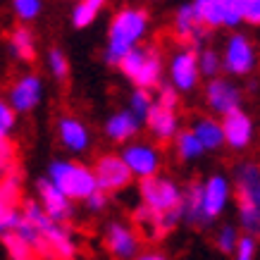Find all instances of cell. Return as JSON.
<instances>
[{"label":"cell","mask_w":260,"mask_h":260,"mask_svg":"<svg viewBox=\"0 0 260 260\" xmlns=\"http://www.w3.org/2000/svg\"><path fill=\"white\" fill-rule=\"evenodd\" d=\"M258 258V239L241 234L237 241V248L232 253V260H255Z\"/></svg>","instance_id":"obj_37"},{"label":"cell","mask_w":260,"mask_h":260,"mask_svg":"<svg viewBox=\"0 0 260 260\" xmlns=\"http://www.w3.org/2000/svg\"><path fill=\"white\" fill-rule=\"evenodd\" d=\"M0 198L12 205H19V198H22V174L17 170H10L0 179Z\"/></svg>","instance_id":"obj_32"},{"label":"cell","mask_w":260,"mask_h":260,"mask_svg":"<svg viewBox=\"0 0 260 260\" xmlns=\"http://www.w3.org/2000/svg\"><path fill=\"white\" fill-rule=\"evenodd\" d=\"M108 205H110V196H108V193H103V191H98V189H95L93 193L84 201V208H86L91 215L105 213V210H108Z\"/></svg>","instance_id":"obj_39"},{"label":"cell","mask_w":260,"mask_h":260,"mask_svg":"<svg viewBox=\"0 0 260 260\" xmlns=\"http://www.w3.org/2000/svg\"><path fill=\"white\" fill-rule=\"evenodd\" d=\"M174 153L179 155L181 162H193V160L203 158L205 150L198 143V139L191 134V129H181L179 134L174 136Z\"/></svg>","instance_id":"obj_26"},{"label":"cell","mask_w":260,"mask_h":260,"mask_svg":"<svg viewBox=\"0 0 260 260\" xmlns=\"http://www.w3.org/2000/svg\"><path fill=\"white\" fill-rule=\"evenodd\" d=\"M153 95H155V105L158 108H162V110H172L177 112V108H179V103H181V95L174 91L167 81H162L155 91H153Z\"/></svg>","instance_id":"obj_34"},{"label":"cell","mask_w":260,"mask_h":260,"mask_svg":"<svg viewBox=\"0 0 260 260\" xmlns=\"http://www.w3.org/2000/svg\"><path fill=\"white\" fill-rule=\"evenodd\" d=\"M53 186L72 203H84L98 186H95L93 170L79 160H53L48 165V172L43 174Z\"/></svg>","instance_id":"obj_5"},{"label":"cell","mask_w":260,"mask_h":260,"mask_svg":"<svg viewBox=\"0 0 260 260\" xmlns=\"http://www.w3.org/2000/svg\"><path fill=\"white\" fill-rule=\"evenodd\" d=\"M193 17L208 31L224 26V0H193Z\"/></svg>","instance_id":"obj_24"},{"label":"cell","mask_w":260,"mask_h":260,"mask_svg":"<svg viewBox=\"0 0 260 260\" xmlns=\"http://www.w3.org/2000/svg\"><path fill=\"white\" fill-rule=\"evenodd\" d=\"M91 170H93L98 191L108 193V196L119 193V191L129 189V186L134 184V177L126 170L124 160L119 158V153H103Z\"/></svg>","instance_id":"obj_11"},{"label":"cell","mask_w":260,"mask_h":260,"mask_svg":"<svg viewBox=\"0 0 260 260\" xmlns=\"http://www.w3.org/2000/svg\"><path fill=\"white\" fill-rule=\"evenodd\" d=\"M57 139H60V146L72 155H84L93 143L88 126L74 115H62L57 119Z\"/></svg>","instance_id":"obj_18"},{"label":"cell","mask_w":260,"mask_h":260,"mask_svg":"<svg viewBox=\"0 0 260 260\" xmlns=\"http://www.w3.org/2000/svg\"><path fill=\"white\" fill-rule=\"evenodd\" d=\"M239 237H241V232H239L237 224L224 222V224H220L217 232H215V248L220 253H224V255H232L234 248H237Z\"/></svg>","instance_id":"obj_31"},{"label":"cell","mask_w":260,"mask_h":260,"mask_svg":"<svg viewBox=\"0 0 260 260\" xmlns=\"http://www.w3.org/2000/svg\"><path fill=\"white\" fill-rule=\"evenodd\" d=\"M12 12H15V17L19 19V24H31L36 22L41 17V12H43V3L41 0H15L12 3Z\"/></svg>","instance_id":"obj_33"},{"label":"cell","mask_w":260,"mask_h":260,"mask_svg":"<svg viewBox=\"0 0 260 260\" xmlns=\"http://www.w3.org/2000/svg\"><path fill=\"white\" fill-rule=\"evenodd\" d=\"M174 36L181 43V48H191L196 53L201 48H205V41L210 39V31L196 22L191 3L179 5L174 12Z\"/></svg>","instance_id":"obj_16"},{"label":"cell","mask_w":260,"mask_h":260,"mask_svg":"<svg viewBox=\"0 0 260 260\" xmlns=\"http://www.w3.org/2000/svg\"><path fill=\"white\" fill-rule=\"evenodd\" d=\"M191 134L198 139L203 150H220L224 148V136H222V126L217 117H198L191 124Z\"/></svg>","instance_id":"obj_23"},{"label":"cell","mask_w":260,"mask_h":260,"mask_svg":"<svg viewBox=\"0 0 260 260\" xmlns=\"http://www.w3.org/2000/svg\"><path fill=\"white\" fill-rule=\"evenodd\" d=\"M17 220H19V205H12L0 198V239L15 232Z\"/></svg>","instance_id":"obj_35"},{"label":"cell","mask_w":260,"mask_h":260,"mask_svg":"<svg viewBox=\"0 0 260 260\" xmlns=\"http://www.w3.org/2000/svg\"><path fill=\"white\" fill-rule=\"evenodd\" d=\"M222 57V72L229 77H248L255 64H258V50L253 46V41L244 31H232L224 41V50L220 53Z\"/></svg>","instance_id":"obj_6"},{"label":"cell","mask_w":260,"mask_h":260,"mask_svg":"<svg viewBox=\"0 0 260 260\" xmlns=\"http://www.w3.org/2000/svg\"><path fill=\"white\" fill-rule=\"evenodd\" d=\"M141 126L143 124L132 115V112L126 110V108H122V110H115L110 117L105 119L103 132H105V139L112 141L115 146H126V143L136 141Z\"/></svg>","instance_id":"obj_19"},{"label":"cell","mask_w":260,"mask_h":260,"mask_svg":"<svg viewBox=\"0 0 260 260\" xmlns=\"http://www.w3.org/2000/svg\"><path fill=\"white\" fill-rule=\"evenodd\" d=\"M103 8H105V0H79V3H74V8L70 12V22L74 29H88V26H93L95 19L101 17Z\"/></svg>","instance_id":"obj_25"},{"label":"cell","mask_w":260,"mask_h":260,"mask_svg":"<svg viewBox=\"0 0 260 260\" xmlns=\"http://www.w3.org/2000/svg\"><path fill=\"white\" fill-rule=\"evenodd\" d=\"M181 222H189L196 229L210 227L203 215V179H193L181 186Z\"/></svg>","instance_id":"obj_20"},{"label":"cell","mask_w":260,"mask_h":260,"mask_svg":"<svg viewBox=\"0 0 260 260\" xmlns=\"http://www.w3.org/2000/svg\"><path fill=\"white\" fill-rule=\"evenodd\" d=\"M8 46L12 57L19 62H34L36 60V34L31 31V26H24V24L15 26L10 31Z\"/></svg>","instance_id":"obj_22"},{"label":"cell","mask_w":260,"mask_h":260,"mask_svg":"<svg viewBox=\"0 0 260 260\" xmlns=\"http://www.w3.org/2000/svg\"><path fill=\"white\" fill-rule=\"evenodd\" d=\"M241 12H244V24L260 26V0H241Z\"/></svg>","instance_id":"obj_40"},{"label":"cell","mask_w":260,"mask_h":260,"mask_svg":"<svg viewBox=\"0 0 260 260\" xmlns=\"http://www.w3.org/2000/svg\"><path fill=\"white\" fill-rule=\"evenodd\" d=\"M232 198L237 201L239 229L246 237H260V165L253 160L239 162L232 177Z\"/></svg>","instance_id":"obj_3"},{"label":"cell","mask_w":260,"mask_h":260,"mask_svg":"<svg viewBox=\"0 0 260 260\" xmlns=\"http://www.w3.org/2000/svg\"><path fill=\"white\" fill-rule=\"evenodd\" d=\"M198 57V72H201V77L210 81L215 77H220L222 74V57H220V50H215V48H201L196 53Z\"/></svg>","instance_id":"obj_28"},{"label":"cell","mask_w":260,"mask_h":260,"mask_svg":"<svg viewBox=\"0 0 260 260\" xmlns=\"http://www.w3.org/2000/svg\"><path fill=\"white\" fill-rule=\"evenodd\" d=\"M46 64H48V72L53 74L55 81H67L70 79V72H72V64H70V57L64 53L62 48L53 46L50 50L46 53Z\"/></svg>","instance_id":"obj_29"},{"label":"cell","mask_w":260,"mask_h":260,"mask_svg":"<svg viewBox=\"0 0 260 260\" xmlns=\"http://www.w3.org/2000/svg\"><path fill=\"white\" fill-rule=\"evenodd\" d=\"M103 246L115 260H134L141 253V234L129 222L110 220L103 229Z\"/></svg>","instance_id":"obj_10"},{"label":"cell","mask_w":260,"mask_h":260,"mask_svg":"<svg viewBox=\"0 0 260 260\" xmlns=\"http://www.w3.org/2000/svg\"><path fill=\"white\" fill-rule=\"evenodd\" d=\"M117 70L134 88L155 91L165 79V57L155 46H136L117 62Z\"/></svg>","instance_id":"obj_4"},{"label":"cell","mask_w":260,"mask_h":260,"mask_svg":"<svg viewBox=\"0 0 260 260\" xmlns=\"http://www.w3.org/2000/svg\"><path fill=\"white\" fill-rule=\"evenodd\" d=\"M17 115L12 108L8 105V101L0 98V141H10V134L15 132L17 126Z\"/></svg>","instance_id":"obj_36"},{"label":"cell","mask_w":260,"mask_h":260,"mask_svg":"<svg viewBox=\"0 0 260 260\" xmlns=\"http://www.w3.org/2000/svg\"><path fill=\"white\" fill-rule=\"evenodd\" d=\"M19 217L29 222L39 232V244L34 246L36 260H74L79 253V241L74 237L70 224H57L48 220L41 210L36 198L19 201Z\"/></svg>","instance_id":"obj_1"},{"label":"cell","mask_w":260,"mask_h":260,"mask_svg":"<svg viewBox=\"0 0 260 260\" xmlns=\"http://www.w3.org/2000/svg\"><path fill=\"white\" fill-rule=\"evenodd\" d=\"M150 31V12L146 8H134V5H124V8L115 10L108 24V43L103 48V62L108 67H117L122 57L141 46V41Z\"/></svg>","instance_id":"obj_2"},{"label":"cell","mask_w":260,"mask_h":260,"mask_svg":"<svg viewBox=\"0 0 260 260\" xmlns=\"http://www.w3.org/2000/svg\"><path fill=\"white\" fill-rule=\"evenodd\" d=\"M203 98H205V105L215 112V115H229L232 110H239L241 103H244V91L234 84L232 79L227 77H215L205 84L203 88Z\"/></svg>","instance_id":"obj_13"},{"label":"cell","mask_w":260,"mask_h":260,"mask_svg":"<svg viewBox=\"0 0 260 260\" xmlns=\"http://www.w3.org/2000/svg\"><path fill=\"white\" fill-rule=\"evenodd\" d=\"M244 24V12H241V0H224V26L237 29Z\"/></svg>","instance_id":"obj_38"},{"label":"cell","mask_w":260,"mask_h":260,"mask_svg":"<svg viewBox=\"0 0 260 260\" xmlns=\"http://www.w3.org/2000/svg\"><path fill=\"white\" fill-rule=\"evenodd\" d=\"M232 179L222 172H213L203 179V215L213 224L217 217L224 215L229 201H232Z\"/></svg>","instance_id":"obj_15"},{"label":"cell","mask_w":260,"mask_h":260,"mask_svg":"<svg viewBox=\"0 0 260 260\" xmlns=\"http://www.w3.org/2000/svg\"><path fill=\"white\" fill-rule=\"evenodd\" d=\"M34 189H36V203L41 205V210L46 213L48 220L57 222V224H70L74 220L77 205L70 198H64L46 177H39L34 181Z\"/></svg>","instance_id":"obj_12"},{"label":"cell","mask_w":260,"mask_h":260,"mask_svg":"<svg viewBox=\"0 0 260 260\" xmlns=\"http://www.w3.org/2000/svg\"><path fill=\"white\" fill-rule=\"evenodd\" d=\"M3 241V248H5V253H8L10 260H36V253H34V248L24 239H19L15 234V232H10V234H5V237L0 239Z\"/></svg>","instance_id":"obj_30"},{"label":"cell","mask_w":260,"mask_h":260,"mask_svg":"<svg viewBox=\"0 0 260 260\" xmlns=\"http://www.w3.org/2000/svg\"><path fill=\"white\" fill-rule=\"evenodd\" d=\"M179 122H181L179 112L162 110V108L155 105V108L148 112V117L143 119V126L148 129V134L158 143H170V141H174V136L181 132Z\"/></svg>","instance_id":"obj_21"},{"label":"cell","mask_w":260,"mask_h":260,"mask_svg":"<svg viewBox=\"0 0 260 260\" xmlns=\"http://www.w3.org/2000/svg\"><path fill=\"white\" fill-rule=\"evenodd\" d=\"M134 260H167V255L162 251H158V248H146V251L141 248V253Z\"/></svg>","instance_id":"obj_41"},{"label":"cell","mask_w":260,"mask_h":260,"mask_svg":"<svg viewBox=\"0 0 260 260\" xmlns=\"http://www.w3.org/2000/svg\"><path fill=\"white\" fill-rule=\"evenodd\" d=\"M139 198H141V205H146L148 210L162 215L177 210L181 205V186L165 174H155L150 179L139 181Z\"/></svg>","instance_id":"obj_7"},{"label":"cell","mask_w":260,"mask_h":260,"mask_svg":"<svg viewBox=\"0 0 260 260\" xmlns=\"http://www.w3.org/2000/svg\"><path fill=\"white\" fill-rule=\"evenodd\" d=\"M43 79L36 72H26L19 79L10 86L8 93V105L17 115H26V112H34L43 101Z\"/></svg>","instance_id":"obj_14"},{"label":"cell","mask_w":260,"mask_h":260,"mask_svg":"<svg viewBox=\"0 0 260 260\" xmlns=\"http://www.w3.org/2000/svg\"><path fill=\"white\" fill-rule=\"evenodd\" d=\"M220 126H222V136H224V146H229L232 150H246L253 143L255 124H253L251 115L244 112L241 108L224 115L220 119Z\"/></svg>","instance_id":"obj_17"},{"label":"cell","mask_w":260,"mask_h":260,"mask_svg":"<svg viewBox=\"0 0 260 260\" xmlns=\"http://www.w3.org/2000/svg\"><path fill=\"white\" fill-rule=\"evenodd\" d=\"M155 108V95L153 91H146V88H134L129 93V108L126 110L132 112L139 122L143 124V119L148 117V112Z\"/></svg>","instance_id":"obj_27"},{"label":"cell","mask_w":260,"mask_h":260,"mask_svg":"<svg viewBox=\"0 0 260 260\" xmlns=\"http://www.w3.org/2000/svg\"><path fill=\"white\" fill-rule=\"evenodd\" d=\"M165 72H167V84L179 95L196 91L201 79H203L201 72H198L196 50H191V48L174 50L172 55H170V60L165 62Z\"/></svg>","instance_id":"obj_9"},{"label":"cell","mask_w":260,"mask_h":260,"mask_svg":"<svg viewBox=\"0 0 260 260\" xmlns=\"http://www.w3.org/2000/svg\"><path fill=\"white\" fill-rule=\"evenodd\" d=\"M119 158L124 160L126 170L139 181L160 174V167H162V150H160L158 143H153V141L126 143L119 150Z\"/></svg>","instance_id":"obj_8"}]
</instances>
